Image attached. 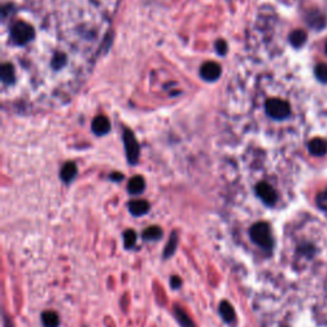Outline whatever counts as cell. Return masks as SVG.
<instances>
[{"instance_id": "5b68a950", "label": "cell", "mask_w": 327, "mask_h": 327, "mask_svg": "<svg viewBox=\"0 0 327 327\" xmlns=\"http://www.w3.org/2000/svg\"><path fill=\"white\" fill-rule=\"evenodd\" d=\"M256 194L265 205L274 206L276 203L277 194L274 188L271 187L268 183H265V181L258 183L256 185Z\"/></svg>"}, {"instance_id": "ffe728a7", "label": "cell", "mask_w": 327, "mask_h": 327, "mask_svg": "<svg viewBox=\"0 0 327 327\" xmlns=\"http://www.w3.org/2000/svg\"><path fill=\"white\" fill-rule=\"evenodd\" d=\"M123 239H124V247L127 248V249H129V248L134 247L136 239H137V235H136V233H134L133 230L128 229L125 230L124 234H123Z\"/></svg>"}, {"instance_id": "ac0fdd59", "label": "cell", "mask_w": 327, "mask_h": 327, "mask_svg": "<svg viewBox=\"0 0 327 327\" xmlns=\"http://www.w3.org/2000/svg\"><path fill=\"white\" fill-rule=\"evenodd\" d=\"M176 245H178V234L174 232L171 234V237H170L169 242H167L165 250H164V258H170V257L175 253Z\"/></svg>"}, {"instance_id": "d6986e66", "label": "cell", "mask_w": 327, "mask_h": 327, "mask_svg": "<svg viewBox=\"0 0 327 327\" xmlns=\"http://www.w3.org/2000/svg\"><path fill=\"white\" fill-rule=\"evenodd\" d=\"M308 23L310 26L315 27V28H321V27L325 26V17L322 13L320 12H311L310 15H308Z\"/></svg>"}, {"instance_id": "9c48e42d", "label": "cell", "mask_w": 327, "mask_h": 327, "mask_svg": "<svg viewBox=\"0 0 327 327\" xmlns=\"http://www.w3.org/2000/svg\"><path fill=\"white\" fill-rule=\"evenodd\" d=\"M129 211L134 216H142V215L147 214L150 210V203L145 199H134L128 205Z\"/></svg>"}, {"instance_id": "2e32d148", "label": "cell", "mask_w": 327, "mask_h": 327, "mask_svg": "<svg viewBox=\"0 0 327 327\" xmlns=\"http://www.w3.org/2000/svg\"><path fill=\"white\" fill-rule=\"evenodd\" d=\"M42 324L45 327H58L59 326V316L54 311H45L41 316Z\"/></svg>"}, {"instance_id": "484cf974", "label": "cell", "mask_w": 327, "mask_h": 327, "mask_svg": "<svg viewBox=\"0 0 327 327\" xmlns=\"http://www.w3.org/2000/svg\"><path fill=\"white\" fill-rule=\"evenodd\" d=\"M110 178H111V180L119 181V180H122V179L124 178V176H123V174H118V172H115V174H111Z\"/></svg>"}, {"instance_id": "ba28073f", "label": "cell", "mask_w": 327, "mask_h": 327, "mask_svg": "<svg viewBox=\"0 0 327 327\" xmlns=\"http://www.w3.org/2000/svg\"><path fill=\"white\" fill-rule=\"evenodd\" d=\"M308 150L313 156H324L327 154V141L324 138H315L308 143Z\"/></svg>"}, {"instance_id": "cb8c5ba5", "label": "cell", "mask_w": 327, "mask_h": 327, "mask_svg": "<svg viewBox=\"0 0 327 327\" xmlns=\"http://www.w3.org/2000/svg\"><path fill=\"white\" fill-rule=\"evenodd\" d=\"M64 63H66V57H64L63 54L58 55V57L54 59V64H55V67H58V68L62 66H64Z\"/></svg>"}, {"instance_id": "7c38bea8", "label": "cell", "mask_w": 327, "mask_h": 327, "mask_svg": "<svg viewBox=\"0 0 327 327\" xmlns=\"http://www.w3.org/2000/svg\"><path fill=\"white\" fill-rule=\"evenodd\" d=\"M0 75H1V81L4 84H10L14 82L15 80V71L14 67L10 63H4L0 69Z\"/></svg>"}, {"instance_id": "277c9868", "label": "cell", "mask_w": 327, "mask_h": 327, "mask_svg": "<svg viewBox=\"0 0 327 327\" xmlns=\"http://www.w3.org/2000/svg\"><path fill=\"white\" fill-rule=\"evenodd\" d=\"M123 141H124L125 154H127V159H128L129 164H132V165L137 164L138 159H140V145H138L137 140L134 137L133 132L129 131V129H124Z\"/></svg>"}, {"instance_id": "52a82bcc", "label": "cell", "mask_w": 327, "mask_h": 327, "mask_svg": "<svg viewBox=\"0 0 327 327\" xmlns=\"http://www.w3.org/2000/svg\"><path fill=\"white\" fill-rule=\"evenodd\" d=\"M92 131L97 136H104V134L110 132V122L106 116L98 115L96 116L92 122Z\"/></svg>"}, {"instance_id": "9a60e30c", "label": "cell", "mask_w": 327, "mask_h": 327, "mask_svg": "<svg viewBox=\"0 0 327 327\" xmlns=\"http://www.w3.org/2000/svg\"><path fill=\"white\" fill-rule=\"evenodd\" d=\"M289 41H290V44H292L294 48H301V46H303V45L306 44L307 33L304 32L303 30L293 31V32L290 33V36H289Z\"/></svg>"}, {"instance_id": "3957f363", "label": "cell", "mask_w": 327, "mask_h": 327, "mask_svg": "<svg viewBox=\"0 0 327 327\" xmlns=\"http://www.w3.org/2000/svg\"><path fill=\"white\" fill-rule=\"evenodd\" d=\"M10 37L17 45H26L35 37V30L26 22H18L10 31Z\"/></svg>"}, {"instance_id": "4fadbf2b", "label": "cell", "mask_w": 327, "mask_h": 327, "mask_svg": "<svg viewBox=\"0 0 327 327\" xmlns=\"http://www.w3.org/2000/svg\"><path fill=\"white\" fill-rule=\"evenodd\" d=\"M146 187L145 179L141 175H136L128 181V192L131 194H140L142 193L143 189Z\"/></svg>"}, {"instance_id": "5bb4252c", "label": "cell", "mask_w": 327, "mask_h": 327, "mask_svg": "<svg viewBox=\"0 0 327 327\" xmlns=\"http://www.w3.org/2000/svg\"><path fill=\"white\" fill-rule=\"evenodd\" d=\"M174 315H175L176 320L180 324L181 327H196L194 322L189 319V316L187 315L184 310H181L180 307L175 306L174 307Z\"/></svg>"}, {"instance_id": "4316f807", "label": "cell", "mask_w": 327, "mask_h": 327, "mask_svg": "<svg viewBox=\"0 0 327 327\" xmlns=\"http://www.w3.org/2000/svg\"><path fill=\"white\" fill-rule=\"evenodd\" d=\"M5 327H12V324H10L8 319H5Z\"/></svg>"}, {"instance_id": "7402d4cb", "label": "cell", "mask_w": 327, "mask_h": 327, "mask_svg": "<svg viewBox=\"0 0 327 327\" xmlns=\"http://www.w3.org/2000/svg\"><path fill=\"white\" fill-rule=\"evenodd\" d=\"M317 206L321 210H324V211H327V189L319 193V196H317Z\"/></svg>"}, {"instance_id": "e0dca14e", "label": "cell", "mask_w": 327, "mask_h": 327, "mask_svg": "<svg viewBox=\"0 0 327 327\" xmlns=\"http://www.w3.org/2000/svg\"><path fill=\"white\" fill-rule=\"evenodd\" d=\"M161 237H163V230L160 226H150L142 234V238L147 242L159 241V239H161Z\"/></svg>"}, {"instance_id": "8992f818", "label": "cell", "mask_w": 327, "mask_h": 327, "mask_svg": "<svg viewBox=\"0 0 327 327\" xmlns=\"http://www.w3.org/2000/svg\"><path fill=\"white\" fill-rule=\"evenodd\" d=\"M221 76V67L215 62H207L201 67V77L208 82L219 80Z\"/></svg>"}, {"instance_id": "44dd1931", "label": "cell", "mask_w": 327, "mask_h": 327, "mask_svg": "<svg viewBox=\"0 0 327 327\" xmlns=\"http://www.w3.org/2000/svg\"><path fill=\"white\" fill-rule=\"evenodd\" d=\"M315 75L322 83H327V64H319L315 68Z\"/></svg>"}, {"instance_id": "83f0119b", "label": "cell", "mask_w": 327, "mask_h": 327, "mask_svg": "<svg viewBox=\"0 0 327 327\" xmlns=\"http://www.w3.org/2000/svg\"><path fill=\"white\" fill-rule=\"evenodd\" d=\"M326 53H327V45H326Z\"/></svg>"}, {"instance_id": "30bf717a", "label": "cell", "mask_w": 327, "mask_h": 327, "mask_svg": "<svg viewBox=\"0 0 327 327\" xmlns=\"http://www.w3.org/2000/svg\"><path fill=\"white\" fill-rule=\"evenodd\" d=\"M77 175V166L75 163H67L64 164V166L60 170V178L64 183H71Z\"/></svg>"}, {"instance_id": "8fae6325", "label": "cell", "mask_w": 327, "mask_h": 327, "mask_svg": "<svg viewBox=\"0 0 327 327\" xmlns=\"http://www.w3.org/2000/svg\"><path fill=\"white\" fill-rule=\"evenodd\" d=\"M219 312H220V316L223 317V320L226 322V324H233V322L235 321L234 308H233L232 304H230L229 302L226 301L221 302Z\"/></svg>"}, {"instance_id": "603a6c76", "label": "cell", "mask_w": 327, "mask_h": 327, "mask_svg": "<svg viewBox=\"0 0 327 327\" xmlns=\"http://www.w3.org/2000/svg\"><path fill=\"white\" fill-rule=\"evenodd\" d=\"M215 48H216V51L219 53V55H225L226 51H228V45L224 40H219L215 45Z\"/></svg>"}, {"instance_id": "7a4b0ae2", "label": "cell", "mask_w": 327, "mask_h": 327, "mask_svg": "<svg viewBox=\"0 0 327 327\" xmlns=\"http://www.w3.org/2000/svg\"><path fill=\"white\" fill-rule=\"evenodd\" d=\"M265 107L267 115L272 119L283 120L290 115V105L281 98H270L266 101Z\"/></svg>"}, {"instance_id": "d4e9b609", "label": "cell", "mask_w": 327, "mask_h": 327, "mask_svg": "<svg viewBox=\"0 0 327 327\" xmlns=\"http://www.w3.org/2000/svg\"><path fill=\"white\" fill-rule=\"evenodd\" d=\"M171 288L172 289H179L181 286V280H180V277H178V276H172L171 279Z\"/></svg>"}, {"instance_id": "6da1fadb", "label": "cell", "mask_w": 327, "mask_h": 327, "mask_svg": "<svg viewBox=\"0 0 327 327\" xmlns=\"http://www.w3.org/2000/svg\"><path fill=\"white\" fill-rule=\"evenodd\" d=\"M250 239H252L257 245L262 248V249L272 250L274 248V239H272V234H271L270 225L266 223H257L250 228L249 230Z\"/></svg>"}]
</instances>
